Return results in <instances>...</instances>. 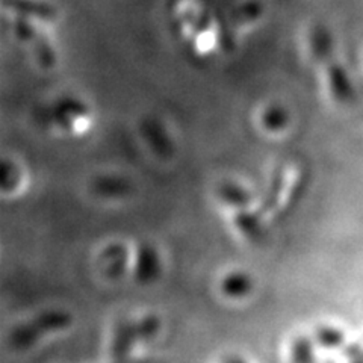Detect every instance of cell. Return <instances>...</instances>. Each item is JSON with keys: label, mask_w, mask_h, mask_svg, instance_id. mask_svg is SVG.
I'll use <instances>...</instances> for the list:
<instances>
[{"label": "cell", "mask_w": 363, "mask_h": 363, "mask_svg": "<svg viewBox=\"0 0 363 363\" xmlns=\"http://www.w3.org/2000/svg\"><path fill=\"white\" fill-rule=\"evenodd\" d=\"M159 274V257L150 247H143L140 250L138 268L136 277L141 283H150Z\"/></svg>", "instance_id": "2"}, {"label": "cell", "mask_w": 363, "mask_h": 363, "mask_svg": "<svg viewBox=\"0 0 363 363\" xmlns=\"http://www.w3.org/2000/svg\"><path fill=\"white\" fill-rule=\"evenodd\" d=\"M68 321V316L64 313H45L32 323L23 325L21 328L13 335V342L18 348H26L35 342L37 337L41 333L50 332V330H58L62 325H65Z\"/></svg>", "instance_id": "1"}, {"label": "cell", "mask_w": 363, "mask_h": 363, "mask_svg": "<svg viewBox=\"0 0 363 363\" xmlns=\"http://www.w3.org/2000/svg\"><path fill=\"white\" fill-rule=\"evenodd\" d=\"M135 337H138L136 335V327L132 323L128 321H123L118 328H117V333H116V340H113V356L117 359H123L126 357L129 353V348L132 345V342L135 340Z\"/></svg>", "instance_id": "3"}, {"label": "cell", "mask_w": 363, "mask_h": 363, "mask_svg": "<svg viewBox=\"0 0 363 363\" xmlns=\"http://www.w3.org/2000/svg\"><path fill=\"white\" fill-rule=\"evenodd\" d=\"M224 363H245V360H242L241 357H227Z\"/></svg>", "instance_id": "6"}, {"label": "cell", "mask_w": 363, "mask_h": 363, "mask_svg": "<svg viewBox=\"0 0 363 363\" xmlns=\"http://www.w3.org/2000/svg\"><path fill=\"white\" fill-rule=\"evenodd\" d=\"M250 288H252V280H250L245 274H230L227 276L223 281V291L229 297H242Z\"/></svg>", "instance_id": "4"}, {"label": "cell", "mask_w": 363, "mask_h": 363, "mask_svg": "<svg viewBox=\"0 0 363 363\" xmlns=\"http://www.w3.org/2000/svg\"><path fill=\"white\" fill-rule=\"evenodd\" d=\"M294 363H311L312 362V351L308 340L304 337L298 340L297 344L294 345V353H292Z\"/></svg>", "instance_id": "5"}]
</instances>
